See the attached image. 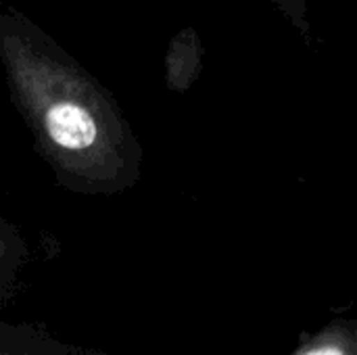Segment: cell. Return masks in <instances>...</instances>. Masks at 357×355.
Listing matches in <instances>:
<instances>
[{
	"mask_svg": "<svg viewBox=\"0 0 357 355\" xmlns=\"http://www.w3.org/2000/svg\"><path fill=\"white\" fill-rule=\"evenodd\" d=\"M284 13L287 17L293 19V23L301 29V33H310V25L305 21V0H274Z\"/></svg>",
	"mask_w": 357,
	"mask_h": 355,
	"instance_id": "5b68a950",
	"label": "cell"
},
{
	"mask_svg": "<svg viewBox=\"0 0 357 355\" xmlns=\"http://www.w3.org/2000/svg\"><path fill=\"white\" fill-rule=\"evenodd\" d=\"M0 56L23 119L67 188L134 186L142 151L100 84L25 17L0 13Z\"/></svg>",
	"mask_w": 357,
	"mask_h": 355,
	"instance_id": "6da1fadb",
	"label": "cell"
},
{
	"mask_svg": "<svg viewBox=\"0 0 357 355\" xmlns=\"http://www.w3.org/2000/svg\"><path fill=\"white\" fill-rule=\"evenodd\" d=\"M27 262V247L15 226L0 220V305L8 303L21 287V270Z\"/></svg>",
	"mask_w": 357,
	"mask_h": 355,
	"instance_id": "277c9868",
	"label": "cell"
},
{
	"mask_svg": "<svg viewBox=\"0 0 357 355\" xmlns=\"http://www.w3.org/2000/svg\"><path fill=\"white\" fill-rule=\"evenodd\" d=\"M289 355H357V320L337 316L316 331H303Z\"/></svg>",
	"mask_w": 357,
	"mask_h": 355,
	"instance_id": "3957f363",
	"label": "cell"
},
{
	"mask_svg": "<svg viewBox=\"0 0 357 355\" xmlns=\"http://www.w3.org/2000/svg\"><path fill=\"white\" fill-rule=\"evenodd\" d=\"M0 355H109L94 347L67 343L40 324L0 320Z\"/></svg>",
	"mask_w": 357,
	"mask_h": 355,
	"instance_id": "7a4b0ae2",
	"label": "cell"
}]
</instances>
